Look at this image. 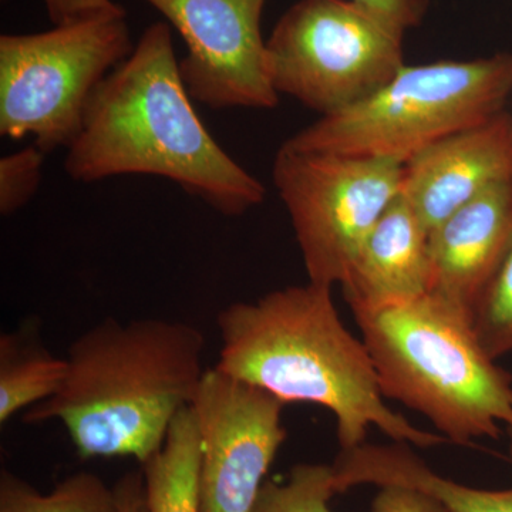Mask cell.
I'll list each match as a JSON object with an SVG mask.
<instances>
[{
  "label": "cell",
  "mask_w": 512,
  "mask_h": 512,
  "mask_svg": "<svg viewBox=\"0 0 512 512\" xmlns=\"http://www.w3.org/2000/svg\"><path fill=\"white\" fill-rule=\"evenodd\" d=\"M192 101L170 26L153 23L94 90L64 170L83 184L156 175L225 217L247 214L264 202V184L215 141Z\"/></svg>",
  "instance_id": "6da1fadb"
},
{
  "label": "cell",
  "mask_w": 512,
  "mask_h": 512,
  "mask_svg": "<svg viewBox=\"0 0 512 512\" xmlns=\"http://www.w3.org/2000/svg\"><path fill=\"white\" fill-rule=\"evenodd\" d=\"M217 367L282 403L318 404L335 417L340 450L366 443L372 427L419 448L448 441L387 406L365 342L333 302L332 286L289 285L218 313Z\"/></svg>",
  "instance_id": "7a4b0ae2"
},
{
  "label": "cell",
  "mask_w": 512,
  "mask_h": 512,
  "mask_svg": "<svg viewBox=\"0 0 512 512\" xmlns=\"http://www.w3.org/2000/svg\"><path fill=\"white\" fill-rule=\"evenodd\" d=\"M204 350L190 323L106 318L74 340L59 392L23 421H60L84 460L133 457L141 466L194 403L207 372Z\"/></svg>",
  "instance_id": "3957f363"
},
{
  "label": "cell",
  "mask_w": 512,
  "mask_h": 512,
  "mask_svg": "<svg viewBox=\"0 0 512 512\" xmlns=\"http://www.w3.org/2000/svg\"><path fill=\"white\" fill-rule=\"evenodd\" d=\"M352 312L386 399L457 446L512 426V375L481 345L466 308L429 292Z\"/></svg>",
  "instance_id": "277c9868"
},
{
  "label": "cell",
  "mask_w": 512,
  "mask_h": 512,
  "mask_svg": "<svg viewBox=\"0 0 512 512\" xmlns=\"http://www.w3.org/2000/svg\"><path fill=\"white\" fill-rule=\"evenodd\" d=\"M512 53L407 66L349 109L319 117L286 144L406 164L451 134L505 110Z\"/></svg>",
  "instance_id": "5b68a950"
},
{
  "label": "cell",
  "mask_w": 512,
  "mask_h": 512,
  "mask_svg": "<svg viewBox=\"0 0 512 512\" xmlns=\"http://www.w3.org/2000/svg\"><path fill=\"white\" fill-rule=\"evenodd\" d=\"M124 15L0 37V134L69 150L94 90L134 49Z\"/></svg>",
  "instance_id": "8992f818"
},
{
  "label": "cell",
  "mask_w": 512,
  "mask_h": 512,
  "mask_svg": "<svg viewBox=\"0 0 512 512\" xmlns=\"http://www.w3.org/2000/svg\"><path fill=\"white\" fill-rule=\"evenodd\" d=\"M403 39L353 0H298L266 40L272 86L332 116L396 76L406 64Z\"/></svg>",
  "instance_id": "52a82bcc"
},
{
  "label": "cell",
  "mask_w": 512,
  "mask_h": 512,
  "mask_svg": "<svg viewBox=\"0 0 512 512\" xmlns=\"http://www.w3.org/2000/svg\"><path fill=\"white\" fill-rule=\"evenodd\" d=\"M403 164L282 144L272 177L309 282L342 285L370 229L403 183Z\"/></svg>",
  "instance_id": "ba28073f"
},
{
  "label": "cell",
  "mask_w": 512,
  "mask_h": 512,
  "mask_svg": "<svg viewBox=\"0 0 512 512\" xmlns=\"http://www.w3.org/2000/svg\"><path fill=\"white\" fill-rule=\"evenodd\" d=\"M286 404L272 394L207 369L194 403L201 441V512H251L284 446Z\"/></svg>",
  "instance_id": "9c48e42d"
},
{
  "label": "cell",
  "mask_w": 512,
  "mask_h": 512,
  "mask_svg": "<svg viewBox=\"0 0 512 512\" xmlns=\"http://www.w3.org/2000/svg\"><path fill=\"white\" fill-rule=\"evenodd\" d=\"M183 37L181 76L191 99L212 110L274 109L261 18L266 0H144Z\"/></svg>",
  "instance_id": "30bf717a"
},
{
  "label": "cell",
  "mask_w": 512,
  "mask_h": 512,
  "mask_svg": "<svg viewBox=\"0 0 512 512\" xmlns=\"http://www.w3.org/2000/svg\"><path fill=\"white\" fill-rule=\"evenodd\" d=\"M510 183L512 116L503 110L407 161L400 195L431 231L467 202Z\"/></svg>",
  "instance_id": "8fae6325"
},
{
  "label": "cell",
  "mask_w": 512,
  "mask_h": 512,
  "mask_svg": "<svg viewBox=\"0 0 512 512\" xmlns=\"http://www.w3.org/2000/svg\"><path fill=\"white\" fill-rule=\"evenodd\" d=\"M512 238V183L498 185L458 208L430 231L431 291L468 312Z\"/></svg>",
  "instance_id": "7c38bea8"
},
{
  "label": "cell",
  "mask_w": 512,
  "mask_h": 512,
  "mask_svg": "<svg viewBox=\"0 0 512 512\" xmlns=\"http://www.w3.org/2000/svg\"><path fill=\"white\" fill-rule=\"evenodd\" d=\"M430 231L402 195L363 241L342 286L352 311L412 301L431 291Z\"/></svg>",
  "instance_id": "4fadbf2b"
},
{
  "label": "cell",
  "mask_w": 512,
  "mask_h": 512,
  "mask_svg": "<svg viewBox=\"0 0 512 512\" xmlns=\"http://www.w3.org/2000/svg\"><path fill=\"white\" fill-rule=\"evenodd\" d=\"M339 494L357 485H402L436 498L448 512H512V488L481 490L437 474L409 444H369L340 450L335 463Z\"/></svg>",
  "instance_id": "5bb4252c"
},
{
  "label": "cell",
  "mask_w": 512,
  "mask_h": 512,
  "mask_svg": "<svg viewBox=\"0 0 512 512\" xmlns=\"http://www.w3.org/2000/svg\"><path fill=\"white\" fill-rule=\"evenodd\" d=\"M66 357L47 349L40 322L29 319L0 336V424L59 392L66 379Z\"/></svg>",
  "instance_id": "9a60e30c"
},
{
  "label": "cell",
  "mask_w": 512,
  "mask_h": 512,
  "mask_svg": "<svg viewBox=\"0 0 512 512\" xmlns=\"http://www.w3.org/2000/svg\"><path fill=\"white\" fill-rule=\"evenodd\" d=\"M201 441L192 407L178 414L163 446L141 464L150 512H201Z\"/></svg>",
  "instance_id": "2e32d148"
},
{
  "label": "cell",
  "mask_w": 512,
  "mask_h": 512,
  "mask_svg": "<svg viewBox=\"0 0 512 512\" xmlns=\"http://www.w3.org/2000/svg\"><path fill=\"white\" fill-rule=\"evenodd\" d=\"M0 512H117L114 487L93 473L64 478L50 493H40L25 480L3 470Z\"/></svg>",
  "instance_id": "e0dca14e"
},
{
  "label": "cell",
  "mask_w": 512,
  "mask_h": 512,
  "mask_svg": "<svg viewBox=\"0 0 512 512\" xmlns=\"http://www.w3.org/2000/svg\"><path fill=\"white\" fill-rule=\"evenodd\" d=\"M336 494L332 464H296L282 483L262 484L251 512H333L329 503Z\"/></svg>",
  "instance_id": "ac0fdd59"
},
{
  "label": "cell",
  "mask_w": 512,
  "mask_h": 512,
  "mask_svg": "<svg viewBox=\"0 0 512 512\" xmlns=\"http://www.w3.org/2000/svg\"><path fill=\"white\" fill-rule=\"evenodd\" d=\"M481 345L495 360L512 353V238L470 311Z\"/></svg>",
  "instance_id": "d6986e66"
},
{
  "label": "cell",
  "mask_w": 512,
  "mask_h": 512,
  "mask_svg": "<svg viewBox=\"0 0 512 512\" xmlns=\"http://www.w3.org/2000/svg\"><path fill=\"white\" fill-rule=\"evenodd\" d=\"M46 153L36 144L0 160V214L10 217L35 197L42 183Z\"/></svg>",
  "instance_id": "ffe728a7"
},
{
  "label": "cell",
  "mask_w": 512,
  "mask_h": 512,
  "mask_svg": "<svg viewBox=\"0 0 512 512\" xmlns=\"http://www.w3.org/2000/svg\"><path fill=\"white\" fill-rule=\"evenodd\" d=\"M353 2L403 36L423 22L429 9V0H353Z\"/></svg>",
  "instance_id": "44dd1931"
},
{
  "label": "cell",
  "mask_w": 512,
  "mask_h": 512,
  "mask_svg": "<svg viewBox=\"0 0 512 512\" xmlns=\"http://www.w3.org/2000/svg\"><path fill=\"white\" fill-rule=\"evenodd\" d=\"M42 2L53 26L126 13L123 6L113 0H42Z\"/></svg>",
  "instance_id": "7402d4cb"
},
{
  "label": "cell",
  "mask_w": 512,
  "mask_h": 512,
  "mask_svg": "<svg viewBox=\"0 0 512 512\" xmlns=\"http://www.w3.org/2000/svg\"><path fill=\"white\" fill-rule=\"evenodd\" d=\"M373 498L372 512H448L436 498L402 485H383Z\"/></svg>",
  "instance_id": "603a6c76"
},
{
  "label": "cell",
  "mask_w": 512,
  "mask_h": 512,
  "mask_svg": "<svg viewBox=\"0 0 512 512\" xmlns=\"http://www.w3.org/2000/svg\"><path fill=\"white\" fill-rule=\"evenodd\" d=\"M114 491L117 495V512H150L143 471L124 474L114 485Z\"/></svg>",
  "instance_id": "cb8c5ba5"
},
{
  "label": "cell",
  "mask_w": 512,
  "mask_h": 512,
  "mask_svg": "<svg viewBox=\"0 0 512 512\" xmlns=\"http://www.w3.org/2000/svg\"><path fill=\"white\" fill-rule=\"evenodd\" d=\"M508 434V456H510V461L512 463V426L505 427Z\"/></svg>",
  "instance_id": "d4e9b609"
}]
</instances>
